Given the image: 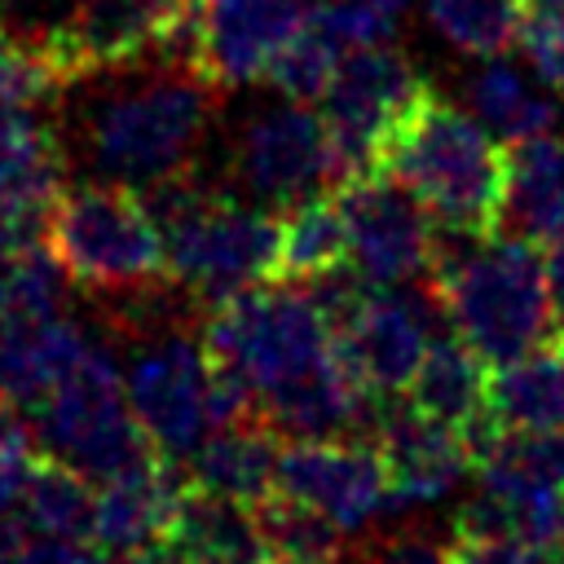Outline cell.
Returning a JSON list of instances; mask_svg holds the SVG:
<instances>
[{
    "instance_id": "obj_15",
    "label": "cell",
    "mask_w": 564,
    "mask_h": 564,
    "mask_svg": "<svg viewBox=\"0 0 564 564\" xmlns=\"http://www.w3.org/2000/svg\"><path fill=\"white\" fill-rule=\"evenodd\" d=\"M370 432H375V449L383 458L397 511L441 502L471 471V454H467L463 432L441 423L436 414L419 410L414 401L379 397Z\"/></svg>"
},
{
    "instance_id": "obj_22",
    "label": "cell",
    "mask_w": 564,
    "mask_h": 564,
    "mask_svg": "<svg viewBox=\"0 0 564 564\" xmlns=\"http://www.w3.org/2000/svg\"><path fill=\"white\" fill-rule=\"evenodd\" d=\"M485 392H489V361L458 330H436L410 379V401L463 432L489 410Z\"/></svg>"
},
{
    "instance_id": "obj_5",
    "label": "cell",
    "mask_w": 564,
    "mask_h": 564,
    "mask_svg": "<svg viewBox=\"0 0 564 564\" xmlns=\"http://www.w3.org/2000/svg\"><path fill=\"white\" fill-rule=\"evenodd\" d=\"M123 388L154 449L176 463L194 454L216 427L256 419L242 388L225 370H216L207 344L176 322L159 326L145 317L141 330H132Z\"/></svg>"
},
{
    "instance_id": "obj_17",
    "label": "cell",
    "mask_w": 564,
    "mask_h": 564,
    "mask_svg": "<svg viewBox=\"0 0 564 564\" xmlns=\"http://www.w3.org/2000/svg\"><path fill=\"white\" fill-rule=\"evenodd\" d=\"M66 159L57 137L31 115L0 123V216L26 238H44L48 212L57 203Z\"/></svg>"
},
{
    "instance_id": "obj_35",
    "label": "cell",
    "mask_w": 564,
    "mask_h": 564,
    "mask_svg": "<svg viewBox=\"0 0 564 564\" xmlns=\"http://www.w3.org/2000/svg\"><path fill=\"white\" fill-rule=\"evenodd\" d=\"M542 260H546V291H551V317H555V326L564 330V238L546 242Z\"/></svg>"
},
{
    "instance_id": "obj_33",
    "label": "cell",
    "mask_w": 564,
    "mask_h": 564,
    "mask_svg": "<svg viewBox=\"0 0 564 564\" xmlns=\"http://www.w3.org/2000/svg\"><path fill=\"white\" fill-rule=\"evenodd\" d=\"M352 564H445V551L423 529H388L361 546Z\"/></svg>"
},
{
    "instance_id": "obj_28",
    "label": "cell",
    "mask_w": 564,
    "mask_h": 564,
    "mask_svg": "<svg viewBox=\"0 0 564 564\" xmlns=\"http://www.w3.org/2000/svg\"><path fill=\"white\" fill-rule=\"evenodd\" d=\"M62 84L44 35H13L0 26V123L31 115Z\"/></svg>"
},
{
    "instance_id": "obj_7",
    "label": "cell",
    "mask_w": 564,
    "mask_h": 564,
    "mask_svg": "<svg viewBox=\"0 0 564 564\" xmlns=\"http://www.w3.org/2000/svg\"><path fill=\"white\" fill-rule=\"evenodd\" d=\"M212 84L198 75H154L123 93H110L84 119V159L101 181L150 185L185 172L212 123Z\"/></svg>"
},
{
    "instance_id": "obj_19",
    "label": "cell",
    "mask_w": 564,
    "mask_h": 564,
    "mask_svg": "<svg viewBox=\"0 0 564 564\" xmlns=\"http://www.w3.org/2000/svg\"><path fill=\"white\" fill-rule=\"evenodd\" d=\"M167 538L176 542L185 564H273L256 511L247 502L216 498L189 485L176 502Z\"/></svg>"
},
{
    "instance_id": "obj_21",
    "label": "cell",
    "mask_w": 564,
    "mask_h": 564,
    "mask_svg": "<svg viewBox=\"0 0 564 564\" xmlns=\"http://www.w3.org/2000/svg\"><path fill=\"white\" fill-rule=\"evenodd\" d=\"M520 238H564V137L542 132L516 141L507 154V212Z\"/></svg>"
},
{
    "instance_id": "obj_31",
    "label": "cell",
    "mask_w": 564,
    "mask_h": 564,
    "mask_svg": "<svg viewBox=\"0 0 564 564\" xmlns=\"http://www.w3.org/2000/svg\"><path fill=\"white\" fill-rule=\"evenodd\" d=\"M520 53L533 75L564 93V0H520Z\"/></svg>"
},
{
    "instance_id": "obj_18",
    "label": "cell",
    "mask_w": 564,
    "mask_h": 564,
    "mask_svg": "<svg viewBox=\"0 0 564 564\" xmlns=\"http://www.w3.org/2000/svg\"><path fill=\"white\" fill-rule=\"evenodd\" d=\"M282 432H273L264 419H238L229 427H216L194 454H185V485L234 498L256 507L264 494L278 489V454H282Z\"/></svg>"
},
{
    "instance_id": "obj_30",
    "label": "cell",
    "mask_w": 564,
    "mask_h": 564,
    "mask_svg": "<svg viewBox=\"0 0 564 564\" xmlns=\"http://www.w3.org/2000/svg\"><path fill=\"white\" fill-rule=\"evenodd\" d=\"M401 13H405V0H313L308 4V22L322 26L339 53L392 44Z\"/></svg>"
},
{
    "instance_id": "obj_3",
    "label": "cell",
    "mask_w": 564,
    "mask_h": 564,
    "mask_svg": "<svg viewBox=\"0 0 564 564\" xmlns=\"http://www.w3.org/2000/svg\"><path fill=\"white\" fill-rule=\"evenodd\" d=\"M432 291L454 330L489 361L502 366L529 352L551 330L546 260L533 238H476V247L441 251Z\"/></svg>"
},
{
    "instance_id": "obj_12",
    "label": "cell",
    "mask_w": 564,
    "mask_h": 564,
    "mask_svg": "<svg viewBox=\"0 0 564 564\" xmlns=\"http://www.w3.org/2000/svg\"><path fill=\"white\" fill-rule=\"evenodd\" d=\"M278 489L361 533L397 511L388 471L370 436H295L278 454Z\"/></svg>"
},
{
    "instance_id": "obj_6",
    "label": "cell",
    "mask_w": 564,
    "mask_h": 564,
    "mask_svg": "<svg viewBox=\"0 0 564 564\" xmlns=\"http://www.w3.org/2000/svg\"><path fill=\"white\" fill-rule=\"evenodd\" d=\"M44 247L57 256L66 282L119 304L172 286L163 234L132 185L97 181L62 189L44 225Z\"/></svg>"
},
{
    "instance_id": "obj_9",
    "label": "cell",
    "mask_w": 564,
    "mask_h": 564,
    "mask_svg": "<svg viewBox=\"0 0 564 564\" xmlns=\"http://www.w3.org/2000/svg\"><path fill=\"white\" fill-rule=\"evenodd\" d=\"M432 84L419 75V66L397 53L392 44L352 48L326 93H322V123H326V150H330V189L379 167L392 132L414 110V101Z\"/></svg>"
},
{
    "instance_id": "obj_34",
    "label": "cell",
    "mask_w": 564,
    "mask_h": 564,
    "mask_svg": "<svg viewBox=\"0 0 564 564\" xmlns=\"http://www.w3.org/2000/svg\"><path fill=\"white\" fill-rule=\"evenodd\" d=\"M18 564H110V555L79 538H26Z\"/></svg>"
},
{
    "instance_id": "obj_14",
    "label": "cell",
    "mask_w": 564,
    "mask_h": 564,
    "mask_svg": "<svg viewBox=\"0 0 564 564\" xmlns=\"http://www.w3.org/2000/svg\"><path fill=\"white\" fill-rule=\"evenodd\" d=\"M238 189L269 212H286L322 189H330L326 123L304 101L256 115L234 145Z\"/></svg>"
},
{
    "instance_id": "obj_27",
    "label": "cell",
    "mask_w": 564,
    "mask_h": 564,
    "mask_svg": "<svg viewBox=\"0 0 564 564\" xmlns=\"http://www.w3.org/2000/svg\"><path fill=\"white\" fill-rule=\"evenodd\" d=\"M441 40L471 57H502L520 40V0H423Z\"/></svg>"
},
{
    "instance_id": "obj_11",
    "label": "cell",
    "mask_w": 564,
    "mask_h": 564,
    "mask_svg": "<svg viewBox=\"0 0 564 564\" xmlns=\"http://www.w3.org/2000/svg\"><path fill=\"white\" fill-rule=\"evenodd\" d=\"M348 234V269L375 286L432 282L441 238L423 203L383 167H370L330 189Z\"/></svg>"
},
{
    "instance_id": "obj_16",
    "label": "cell",
    "mask_w": 564,
    "mask_h": 564,
    "mask_svg": "<svg viewBox=\"0 0 564 564\" xmlns=\"http://www.w3.org/2000/svg\"><path fill=\"white\" fill-rule=\"evenodd\" d=\"M185 494V476L176 471V458L154 454L119 476L97 480V507H93V542L106 555H128L159 533H167L176 502Z\"/></svg>"
},
{
    "instance_id": "obj_36",
    "label": "cell",
    "mask_w": 564,
    "mask_h": 564,
    "mask_svg": "<svg viewBox=\"0 0 564 564\" xmlns=\"http://www.w3.org/2000/svg\"><path fill=\"white\" fill-rule=\"evenodd\" d=\"M123 564H185L181 560V551H176V542L167 538V533H159L154 542H145V546H137V551H128V555H119Z\"/></svg>"
},
{
    "instance_id": "obj_2",
    "label": "cell",
    "mask_w": 564,
    "mask_h": 564,
    "mask_svg": "<svg viewBox=\"0 0 564 564\" xmlns=\"http://www.w3.org/2000/svg\"><path fill=\"white\" fill-rule=\"evenodd\" d=\"M379 167L423 203L436 229L458 238H489L502 229L507 150L476 115L432 88L401 119Z\"/></svg>"
},
{
    "instance_id": "obj_20",
    "label": "cell",
    "mask_w": 564,
    "mask_h": 564,
    "mask_svg": "<svg viewBox=\"0 0 564 564\" xmlns=\"http://www.w3.org/2000/svg\"><path fill=\"white\" fill-rule=\"evenodd\" d=\"M485 405L498 427H564V330L494 366Z\"/></svg>"
},
{
    "instance_id": "obj_1",
    "label": "cell",
    "mask_w": 564,
    "mask_h": 564,
    "mask_svg": "<svg viewBox=\"0 0 564 564\" xmlns=\"http://www.w3.org/2000/svg\"><path fill=\"white\" fill-rule=\"evenodd\" d=\"M150 220L163 234V256L172 286L189 304H220L256 282L278 278L282 220L269 207L238 203L225 189H212L189 167L137 185Z\"/></svg>"
},
{
    "instance_id": "obj_38",
    "label": "cell",
    "mask_w": 564,
    "mask_h": 564,
    "mask_svg": "<svg viewBox=\"0 0 564 564\" xmlns=\"http://www.w3.org/2000/svg\"><path fill=\"white\" fill-rule=\"evenodd\" d=\"M555 564H564V555H560V560H555Z\"/></svg>"
},
{
    "instance_id": "obj_26",
    "label": "cell",
    "mask_w": 564,
    "mask_h": 564,
    "mask_svg": "<svg viewBox=\"0 0 564 564\" xmlns=\"http://www.w3.org/2000/svg\"><path fill=\"white\" fill-rule=\"evenodd\" d=\"M256 524L264 533V546L273 564H348V533L322 516L317 507L273 489L256 507Z\"/></svg>"
},
{
    "instance_id": "obj_32",
    "label": "cell",
    "mask_w": 564,
    "mask_h": 564,
    "mask_svg": "<svg viewBox=\"0 0 564 564\" xmlns=\"http://www.w3.org/2000/svg\"><path fill=\"white\" fill-rule=\"evenodd\" d=\"M445 564H555L551 546L511 533H454L445 546Z\"/></svg>"
},
{
    "instance_id": "obj_4",
    "label": "cell",
    "mask_w": 564,
    "mask_h": 564,
    "mask_svg": "<svg viewBox=\"0 0 564 564\" xmlns=\"http://www.w3.org/2000/svg\"><path fill=\"white\" fill-rule=\"evenodd\" d=\"M203 344L216 370L242 388L256 419L339 348L313 291L278 278L212 304Z\"/></svg>"
},
{
    "instance_id": "obj_37",
    "label": "cell",
    "mask_w": 564,
    "mask_h": 564,
    "mask_svg": "<svg viewBox=\"0 0 564 564\" xmlns=\"http://www.w3.org/2000/svg\"><path fill=\"white\" fill-rule=\"evenodd\" d=\"M31 242H44V238H26L22 229H13V225L0 216V260H9L18 247H31Z\"/></svg>"
},
{
    "instance_id": "obj_24",
    "label": "cell",
    "mask_w": 564,
    "mask_h": 564,
    "mask_svg": "<svg viewBox=\"0 0 564 564\" xmlns=\"http://www.w3.org/2000/svg\"><path fill=\"white\" fill-rule=\"evenodd\" d=\"M93 507L97 489L84 471L70 463L40 454L26 480V494L18 502V520L26 524L31 538H79L93 542Z\"/></svg>"
},
{
    "instance_id": "obj_10",
    "label": "cell",
    "mask_w": 564,
    "mask_h": 564,
    "mask_svg": "<svg viewBox=\"0 0 564 564\" xmlns=\"http://www.w3.org/2000/svg\"><path fill=\"white\" fill-rule=\"evenodd\" d=\"M313 0H189L167 62L212 88H242L264 79L278 48L304 26Z\"/></svg>"
},
{
    "instance_id": "obj_23",
    "label": "cell",
    "mask_w": 564,
    "mask_h": 564,
    "mask_svg": "<svg viewBox=\"0 0 564 564\" xmlns=\"http://www.w3.org/2000/svg\"><path fill=\"white\" fill-rule=\"evenodd\" d=\"M467 106L507 145L542 137L560 123V101L546 93V84H533L520 66H511L507 53L485 57V66L467 79Z\"/></svg>"
},
{
    "instance_id": "obj_13",
    "label": "cell",
    "mask_w": 564,
    "mask_h": 564,
    "mask_svg": "<svg viewBox=\"0 0 564 564\" xmlns=\"http://www.w3.org/2000/svg\"><path fill=\"white\" fill-rule=\"evenodd\" d=\"M185 9L189 0H75L66 18L44 31V48L62 84L93 70H119L167 53Z\"/></svg>"
},
{
    "instance_id": "obj_8",
    "label": "cell",
    "mask_w": 564,
    "mask_h": 564,
    "mask_svg": "<svg viewBox=\"0 0 564 564\" xmlns=\"http://www.w3.org/2000/svg\"><path fill=\"white\" fill-rule=\"evenodd\" d=\"M31 414H35L31 427H35L40 449L70 463L93 485L159 454L132 414L123 366L115 361L110 348L93 339L79 352V361L66 370V379Z\"/></svg>"
},
{
    "instance_id": "obj_25",
    "label": "cell",
    "mask_w": 564,
    "mask_h": 564,
    "mask_svg": "<svg viewBox=\"0 0 564 564\" xmlns=\"http://www.w3.org/2000/svg\"><path fill=\"white\" fill-rule=\"evenodd\" d=\"M348 264V234H344V216L330 189L286 207L282 220V251H278V278L282 282H317L335 269Z\"/></svg>"
},
{
    "instance_id": "obj_29",
    "label": "cell",
    "mask_w": 564,
    "mask_h": 564,
    "mask_svg": "<svg viewBox=\"0 0 564 564\" xmlns=\"http://www.w3.org/2000/svg\"><path fill=\"white\" fill-rule=\"evenodd\" d=\"M344 57H348V53H339L335 40H330L322 26H313V22L304 18V26H300V31L278 48V57L269 62L264 79H269L282 97H291V101H313V97L326 93L335 66H339Z\"/></svg>"
}]
</instances>
